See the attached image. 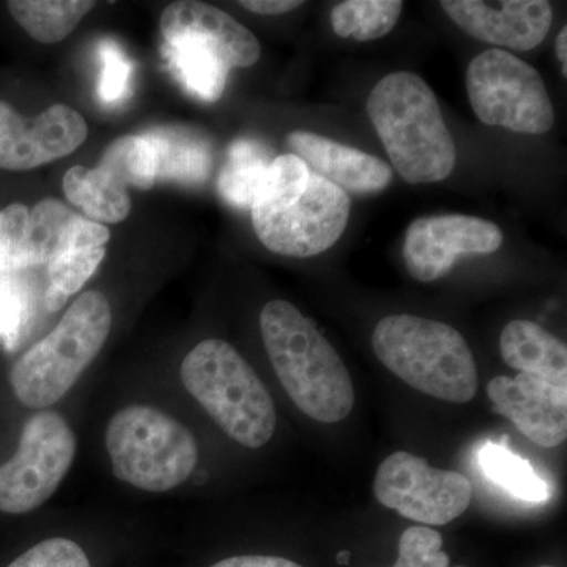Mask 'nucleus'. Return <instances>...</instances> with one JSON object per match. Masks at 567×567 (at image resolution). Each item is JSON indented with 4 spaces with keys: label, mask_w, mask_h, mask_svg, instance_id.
<instances>
[{
    "label": "nucleus",
    "mask_w": 567,
    "mask_h": 567,
    "mask_svg": "<svg viewBox=\"0 0 567 567\" xmlns=\"http://www.w3.org/2000/svg\"><path fill=\"white\" fill-rule=\"evenodd\" d=\"M260 333L279 382L305 415L324 424L350 415L352 379L311 320L289 301L274 300L260 312Z\"/></svg>",
    "instance_id": "f257e3e1"
},
{
    "label": "nucleus",
    "mask_w": 567,
    "mask_h": 567,
    "mask_svg": "<svg viewBox=\"0 0 567 567\" xmlns=\"http://www.w3.org/2000/svg\"><path fill=\"white\" fill-rule=\"evenodd\" d=\"M368 115L406 183L442 182L453 173L456 144L423 78L410 71L388 74L369 95Z\"/></svg>",
    "instance_id": "f03ea898"
},
{
    "label": "nucleus",
    "mask_w": 567,
    "mask_h": 567,
    "mask_svg": "<svg viewBox=\"0 0 567 567\" xmlns=\"http://www.w3.org/2000/svg\"><path fill=\"white\" fill-rule=\"evenodd\" d=\"M183 386L224 434L259 450L275 435L276 406L248 361L223 339H205L181 365Z\"/></svg>",
    "instance_id": "7ed1b4c3"
},
{
    "label": "nucleus",
    "mask_w": 567,
    "mask_h": 567,
    "mask_svg": "<svg viewBox=\"0 0 567 567\" xmlns=\"http://www.w3.org/2000/svg\"><path fill=\"white\" fill-rule=\"evenodd\" d=\"M372 349L394 375L421 393L454 404L476 395L475 358L451 324L409 315L385 317L372 333Z\"/></svg>",
    "instance_id": "20e7f679"
},
{
    "label": "nucleus",
    "mask_w": 567,
    "mask_h": 567,
    "mask_svg": "<svg viewBox=\"0 0 567 567\" xmlns=\"http://www.w3.org/2000/svg\"><path fill=\"white\" fill-rule=\"evenodd\" d=\"M111 328L110 300L96 290L82 293L58 327L11 368L14 398L32 410L58 404L102 352Z\"/></svg>",
    "instance_id": "39448f33"
},
{
    "label": "nucleus",
    "mask_w": 567,
    "mask_h": 567,
    "mask_svg": "<svg viewBox=\"0 0 567 567\" xmlns=\"http://www.w3.org/2000/svg\"><path fill=\"white\" fill-rule=\"evenodd\" d=\"M104 443L115 480L151 494L181 487L199 462L193 432L152 405L132 404L115 412Z\"/></svg>",
    "instance_id": "423d86ee"
},
{
    "label": "nucleus",
    "mask_w": 567,
    "mask_h": 567,
    "mask_svg": "<svg viewBox=\"0 0 567 567\" xmlns=\"http://www.w3.org/2000/svg\"><path fill=\"white\" fill-rule=\"evenodd\" d=\"M473 112L488 126L514 133L544 134L554 128V104L532 65L498 48L476 55L466 70Z\"/></svg>",
    "instance_id": "0eeeda50"
},
{
    "label": "nucleus",
    "mask_w": 567,
    "mask_h": 567,
    "mask_svg": "<svg viewBox=\"0 0 567 567\" xmlns=\"http://www.w3.org/2000/svg\"><path fill=\"white\" fill-rule=\"evenodd\" d=\"M76 454V434L61 413H33L17 453L0 465V511L18 516L39 509L61 487Z\"/></svg>",
    "instance_id": "6e6552de"
},
{
    "label": "nucleus",
    "mask_w": 567,
    "mask_h": 567,
    "mask_svg": "<svg viewBox=\"0 0 567 567\" xmlns=\"http://www.w3.org/2000/svg\"><path fill=\"white\" fill-rule=\"evenodd\" d=\"M349 194L312 173L297 199L274 207H251L254 230L271 252L286 257L319 256L338 244L349 224Z\"/></svg>",
    "instance_id": "1a4fd4ad"
},
{
    "label": "nucleus",
    "mask_w": 567,
    "mask_h": 567,
    "mask_svg": "<svg viewBox=\"0 0 567 567\" xmlns=\"http://www.w3.org/2000/svg\"><path fill=\"white\" fill-rule=\"evenodd\" d=\"M374 494L417 524L447 525L468 509L473 486L462 473L432 468L425 458L398 451L377 470Z\"/></svg>",
    "instance_id": "9d476101"
},
{
    "label": "nucleus",
    "mask_w": 567,
    "mask_h": 567,
    "mask_svg": "<svg viewBox=\"0 0 567 567\" xmlns=\"http://www.w3.org/2000/svg\"><path fill=\"white\" fill-rule=\"evenodd\" d=\"M503 245L496 224L476 216L436 215L417 218L406 229L404 260L420 282H434L453 270L465 254H492Z\"/></svg>",
    "instance_id": "9b49d317"
},
{
    "label": "nucleus",
    "mask_w": 567,
    "mask_h": 567,
    "mask_svg": "<svg viewBox=\"0 0 567 567\" xmlns=\"http://www.w3.org/2000/svg\"><path fill=\"white\" fill-rule=\"evenodd\" d=\"M440 7L462 31L498 50H535L546 40L554 18L546 0H443Z\"/></svg>",
    "instance_id": "f8f14e48"
},
{
    "label": "nucleus",
    "mask_w": 567,
    "mask_h": 567,
    "mask_svg": "<svg viewBox=\"0 0 567 567\" xmlns=\"http://www.w3.org/2000/svg\"><path fill=\"white\" fill-rule=\"evenodd\" d=\"M494 412L511 421L540 447H557L567 436V388L543 377H495L487 385Z\"/></svg>",
    "instance_id": "ddd939ff"
},
{
    "label": "nucleus",
    "mask_w": 567,
    "mask_h": 567,
    "mask_svg": "<svg viewBox=\"0 0 567 567\" xmlns=\"http://www.w3.org/2000/svg\"><path fill=\"white\" fill-rule=\"evenodd\" d=\"M159 24L164 40L188 37L203 41L218 52L230 69H246L260 59L259 40L254 33L226 11L208 3L194 0L171 3L164 9Z\"/></svg>",
    "instance_id": "4468645a"
},
{
    "label": "nucleus",
    "mask_w": 567,
    "mask_h": 567,
    "mask_svg": "<svg viewBox=\"0 0 567 567\" xmlns=\"http://www.w3.org/2000/svg\"><path fill=\"white\" fill-rule=\"evenodd\" d=\"M87 123L80 112L54 104L18 132L0 137V167L31 171L63 158L87 140Z\"/></svg>",
    "instance_id": "2eb2a0df"
},
{
    "label": "nucleus",
    "mask_w": 567,
    "mask_h": 567,
    "mask_svg": "<svg viewBox=\"0 0 567 567\" xmlns=\"http://www.w3.org/2000/svg\"><path fill=\"white\" fill-rule=\"evenodd\" d=\"M287 144L312 173L347 194H377L393 181V171L385 162L330 137L293 132Z\"/></svg>",
    "instance_id": "dca6fc26"
},
{
    "label": "nucleus",
    "mask_w": 567,
    "mask_h": 567,
    "mask_svg": "<svg viewBox=\"0 0 567 567\" xmlns=\"http://www.w3.org/2000/svg\"><path fill=\"white\" fill-rule=\"evenodd\" d=\"M111 233L103 224L78 215L71 224L65 249L48 264L50 287L44 293L48 311H61L70 297L80 292L106 256Z\"/></svg>",
    "instance_id": "f3484780"
},
{
    "label": "nucleus",
    "mask_w": 567,
    "mask_h": 567,
    "mask_svg": "<svg viewBox=\"0 0 567 567\" xmlns=\"http://www.w3.org/2000/svg\"><path fill=\"white\" fill-rule=\"evenodd\" d=\"M499 352L511 369L543 377L567 388V349L546 328L532 320H513L503 328Z\"/></svg>",
    "instance_id": "a211bd4d"
},
{
    "label": "nucleus",
    "mask_w": 567,
    "mask_h": 567,
    "mask_svg": "<svg viewBox=\"0 0 567 567\" xmlns=\"http://www.w3.org/2000/svg\"><path fill=\"white\" fill-rule=\"evenodd\" d=\"M158 159V178L197 185L212 173V148L205 137L185 128H156L142 134Z\"/></svg>",
    "instance_id": "6ab92c4d"
},
{
    "label": "nucleus",
    "mask_w": 567,
    "mask_h": 567,
    "mask_svg": "<svg viewBox=\"0 0 567 567\" xmlns=\"http://www.w3.org/2000/svg\"><path fill=\"white\" fill-rule=\"evenodd\" d=\"M63 192L91 221L121 223L132 212L128 189L100 167H71L63 177Z\"/></svg>",
    "instance_id": "aec40b11"
},
{
    "label": "nucleus",
    "mask_w": 567,
    "mask_h": 567,
    "mask_svg": "<svg viewBox=\"0 0 567 567\" xmlns=\"http://www.w3.org/2000/svg\"><path fill=\"white\" fill-rule=\"evenodd\" d=\"M166 55L193 95L208 103L221 99L230 66L218 52L203 41L182 37L166 41Z\"/></svg>",
    "instance_id": "412c9836"
},
{
    "label": "nucleus",
    "mask_w": 567,
    "mask_h": 567,
    "mask_svg": "<svg viewBox=\"0 0 567 567\" xmlns=\"http://www.w3.org/2000/svg\"><path fill=\"white\" fill-rule=\"evenodd\" d=\"M274 159L271 152L260 142L235 141L218 177V189L223 199L240 210H251L265 173Z\"/></svg>",
    "instance_id": "4be33fe9"
},
{
    "label": "nucleus",
    "mask_w": 567,
    "mask_h": 567,
    "mask_svg": "<svg viewBox=\"0 0 567 567\" xmlns=\"http://www.w3.org/2000/svg\"><path fill=\"white\" fill-rule=\"evenodd\" d=\"M91 0H10L11 17L32 39L54 44L70 35L93 10Z\"/></svg>",
    "instance_id": "5701e85b"
},
{
    "label": "nucleus",
    "mask_w": 567,
    "mask_h": 567,
    "mask_svg": "<svg viewBox=\"0 0 567 567\" xmlns=\"http://www.w3.org/2000/svg\"><path fill=\"white\" fill-rule=\"evenodd\" d=\"M477 464L487 480L514 498L528 503H544L550 498V487L532 464L505 446L486 443L477 453Z\"/></svg>",
    "instance_id": "b1692460"
},
{
    "label": "nucleus",
    "mask_w": 567,
    "mask_h": 567,
    "mask_svg": "<svg viewBox=\"0 0 567 567\" xmlns=\"http://www.w3.org/2000/svg\"><path fill=\"white\" fill-rule=\"evenodd\" d=\"M402 7L401 0H347L331 10V25L341 39H382L398 24Z\"/></svg>",
    "instance_id": "393cba45"
},
{
    "label": "nucleus",
    "mask_w": 567,
    "mask_h": 567,
    "mask_svg": "<svg viewBox=\"0 0 567 567\" xmlns=\"http://www.w3.org/2000/svg\"><path fill=\"white\" fill-rule=\"evenodd\" d=\"M76 213L55 199H43L29 213L28 267L51 264L65 249Z\"/></svg>",
    "instance_id": "a878e982"
},
{
    "label": "nucleus",
    "mask_w": 567,
    "mask_h": 567,
    "mask_svg": "<svg viewBox=\"0 0 567 567\" xmlns=\"http://www.w3.org/2000/svg\"><path fill=\"white\" fill-rule=\"evenodd\" d=\"M100 169L112 175L128 189H151L158 181V159L151 142L142 134L123 136L112 142L104 152Z\"/></svg>",
    "instance_id": "bb28decb"
},
{
    "label": "nucleus",
    "mask_w": 567,
    "mask_h": 567,
    "mask_svg": "<svg viewBox=\"0 0 567 567\" xmlns=\"http://www.w3.org/2000/svg\"><path fill=\"white\" fill-rule=\"evenodd\" d=\"M311 169L293 153L276 156L257 192L252 207H274L297 199L306 192Z\"/></svg>",
    "instance_id": "cd10ccee"
},
{
    "label": "nucleus",
    "mask_w": 567,
    "mask_h": 567,
    "mask_svg": "<svg viewBox=\"0 0 567 567\" xmlns=\"http://www.w3.org/2000/svg\"><path fill=\"white\" fill-rule=\"evenodd\" d=\"M28 207L11 204L0 212V271L28 268Z\"/></svg>",
    "instance_id": "c85d7f7f"
},
{
    "label": "nucleus",
    "mask_w": 567,
    "mask_h": 567,
    "mask_svg": "<svg viewBox=\"0 0 567 567\" xmlns=\"http://www.w3.org/2000/svg\"><path fill=\"white\" fill-rule=\"evenodd\" d=\"M443 537L429 527H410L399 539V557L393 567H450L442 550Z\"/></svg>",
    "instance_id": "c756f323"
},
{
    "label": "nucleus",
    "mask_w": 567,
    "mask_h": 567,
    "mask_svg": "<svg viewBox=\"0 0 567 567\" xmlns=\"http://www.w3.org/2000/svg\"><path fill=\"white\" fill-rule=\"evenodd\" d=\"M7 567H92L84 548L69 537H50L25 550Z\"/></svg>",
    "instance_id": "7c9ffc66"
},
{
    "label": "nucleus",
    "mask_w": 567,
    "mask_h": 567,
    "mask_svg": "<svg viewBox=\"0 0 567 567\" xmlns=\"http://www.w3.org/2000/svg\"><path fill=\"white\" fill-rule=\"evenodd\" d=\"M103 73L100 81V96L103 102L118 103L130 91L132 63L125 58L121 48L114 43L102 44Z\"/></svg>",
    "instance_id": "2f4dec72"
},
{
    "label": "nucleus",
    "mask_w": 567,
    "mask_h": 567,
    "mask_svg": "<svg viewBox=\"0 0 567 567\" xmlns=\"http://www.w3.org/2000/svg\"><path fill=\"white\" fill-rule=\"evenodd\" d=\"M210 567H303L298 563L282 557H270V555H240L215 563Z\"/></svg>",
    "instance_id": "473e14b6"
},
{
    "label": "nucleus",
    "mask_w": 567,
    "mask_h": 567,
    "mask_svg": "<svg viewBox=\"0 0 567 567\" xmlns=\"http://www.w3.org/2000/svg\"><path fill=\"white\" fill-rule=\"evenodd\" d=\"M303 3L300 0H244L240 6L252 11V13L276 17V14L289 13V11L300 9Z\"/></svg>",
    "instance_id": "72a5a7b5"
},
{
    "label": "nucleus",
    "mask_w": 567,
    "mask_h": 567,
    "mask_svg": "<svg viewBox=\"0 0 567 567\" xmlns=\"http://www.w3.org/2000/svg\"><path fill=\"white\" fill-rule=\"evenodd\" d=\"M25 118L21 117L9 104L0 102V137L18 132L25 125Z\"/></svg>",
    "instance_id": "f704fd0d"
},
{
    "label": "nucleus",
    "mask_w": 567,
    "mask_h": 567,
    "mask_svg": "<svg viewBox=\"0 0 567 567\" xmlns=\"http://www.w3.org/2000/svg\"><path fill=\"white\" fill-rule=\"evenodd\" d=\"M555 48H557L558 61L561 63L563 76L567 78V28H563L561 32L558 33Z\"/></svg>",
    "instance_id": "c9c22d12"
},
{
    "label": "nucleus",
    "mask_w": 567,
    "mask_h": 567,
    "mask_svg": "<svg viewBox=\"0 0 567 567\" xmlns=\"http://www.w3.org/2000/svg\"><path fill=\"white\" fill-rule=\"evenodd\" d=\"M338 563L339 565L346 566L350 563V554L349 551H341V554L338 555Z\"/></svg>",
    "instance_id": "e433bc0d"
},
{
    "label": "nucleus",
    "mask_w": 567,
    "mask_h": 567,
    "mask_svg": "<svg viewBox=\"0 0 567 567\" xmlns=\"http://www.w3.org/2000/svg\"><path fill=\"white\" fill-rule=\"evenodd\" d=\"M539 567H554V566H539Z\"/></svg>",
    "instance_id": "4c0bfd02"
},
{
    "label": "nucleus",
    "mask_w": 567,
    "mask_h": 567,
    "mask_svg": "<svg viewBox=\"0 0 567 567\" xmlns=\"http://www.w3.org/2000/svg\"><path fill=\"white\" fill-rule=\"evenodd\" d=\"M456 567H466V566H456Z\"/></svg>",
    "instance_id": "58836bf2"
}]
</instances>
